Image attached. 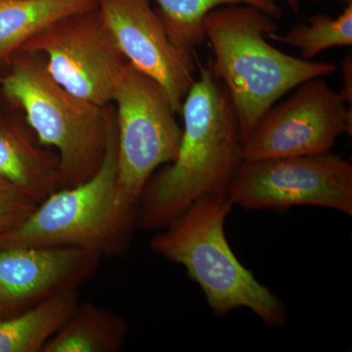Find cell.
<instances>
[{"label":"cell","mask_w":352,"mask_h":352,"mask_svg":"<svg viewBox=\"0 0 352 352\" xmlns=\"http://www.w3.org/2000/svg\"><path fill=\"white\" fill-rule=\"evenodd\" d=\"M184 126L175 161L146 185L138 206V226L164 228L199 199L227 195L242 160L241 135L228 92L208 63L183 100Z\"/></svg>","instance_id":"obj_1"},{"label":"cell","mask_w":352,"mask_h":352,"mask_svg":"<svg viewBox=\"0 0 352 352\" xmlns=\"http://www.w3.org/2000/svg\"><path fill=\"white\" fill-rule=\"evenodd\" d=\"M203 24L214 54L210 66L232 102L241 141L285 94L337 72L336 64L308 61L271 45L267 36L277 32L276 20L256 7H219Z\"/></svg>","instance_id":"obj_2"},{"label":"cell","mask_w":352,"mask_h":352,"mask_svg":"<svg viewBox=\"0 0 352 352\" xmlns=\"http://www.w3.org/2000/svg\"><path fill=\"white\" fill-rule=\"evenodd\" d=\"M0 94L24 113L39 144L56 149L62 188L87 182L101 166L115 107L96 105L55 82L43 58L21 50L0 76Z\"/></svg>","instance_id":"obj_3"},{"label":"cell","mask_w":352,"mask_h":352,"mask_svg":"<svg viewBox=\"0 0 352 352\" xmlns=\"http://www.w3.org/2000/svg\"><path fill=\"white\" fill-rule=\"evenodd\" d=\"M233 204L227 195L199 199L153 237V251L186 268L217 317L247 307L268 326L283 327L286 307L241 264L226 237Z\"/></svg>","instance_id":"obj_4"},{"label":"cell","mask_w":352,"mask_h":352,"mask_svg":"<svg viewBox=\"0 0 352 352\" xmlns=\"http://www.w3.org/2000/svg\"><path fill=\"white\" fill-rule=\"evenodd\" d=\"M117 152L115 113L96 173L41 201L19 226L0 233V247L80 248L102 258L126 254L138 226V207L126 203L118 192Z\"/></svg>","instance_id":"obj_5"},{"label":"cell","mask_w":352,"mask_h":352,"mask_svg":"<svg viewBox=\"0 0 352 352\" xmlns=\"http://www.w3.org/2000/svg\"><path fill=\"white\" fill-rule=\"evenodd\" d=\"M117 122V188L138 207L146 185L160 166L175 161L182 129L164 88L127 64L113 95Z\"/></svg>","instance_id":"obj_6"},{"label":"cell","mask_w":352,"mask_h":352,"mask_svg":"<svg viewBox=\"0 0 352 352\" xmlns=\"http://www.w3.org/2000/svg\"><path fill=\"white\" fill-rule=\"evenodd\" d=\"M227 197L245 210L315 206L351 217L352 164L332 152L242 161Z\"/></svg>","instance_id":"obj_7"},{"label":"cell","mask_w":352,"mask_h":352,"mask_svg":"<svg viewBox=\"0 0 352 352\" xmlns=\"http://www.w3.org/2000/svg\"><path fill=\"white\" fill-rule=\"evenodd\" d=\"M22 50L43 58L47 73L65 89L101 107L112 104L129 64L97 8L53 23Z\"/></svg>","instance_id":"obj_8"},{"label":"cell","mask_w":352,"mask_h":352,"mask_svg":"<svg viewBox=\"0 0 352 352\" xmlns=\"http://www.w3.org/2000/svg\"><path fill=\"white\" fill-rule=\"evenodd\" d=\"M352 133V108L324 78L307 80L259 118L240 144L243 162L332 152L342 134Z\"/></svg>","instance_id":"obj_9"},{"label":"cell","mask_w":352,"mask_h":352,"mask_svg":"<svg viewBox=\"0 0 352 352\" xmlns=\"http://www.w3.org/2000/svg\"><path fill=\"white\" fill-rule=\"evenodd\" d=\"M97 10L127 62L156 80L175 113L195 82L193 52L173 43L151 0H96Z\"/></svg>","instance_id":"obj_10"},{"label":"cell","mask_w":352,"mask_h":352,"mask_svg":"<svg viewBox=\"0 0 352 352\" xmlns=\"http://www.w3.org/2000/svg\"><path fill=\"white\" fill-rule=\"evenodd\" d=\"M101 258L80 248L0 247V320L80 289Z\"/></svg>","instance_id":"obj_11"},{"label":"cell","mask_w":352,"mask_h":352,"mask_svg":"<svg viewBox=\"0 0 352 352\" xmlns=\"http://www.w3.org/2000/svg\"><path fill=\"white\" fill-rule=\"evenodd\" d=\"M25 120L0 112V177L39 204L62 189L57 153L34 140Z\"/></svg>","instance_id":"obj_12"},{"label":"cell","mask_w":352,"mask_h":352,"mask_svg":"<svg viewBox=\"0 0 352 352\" xmlns=\"http://www.w3.org/2000/svg\"><path fill=\"white\" fill-rule=\"evenodd\" d=\"M96 8V0H0V72L48 25Z\"/></svg>","instance_id":"obj_13"},{"label":"cell","mask_w":352,"mask_h":352,"mask_svg":"<svg viewBox=\"0 0 352 352\" xmlns=\"http://www.w3.org/2000/svg\"><path fill=\"white\" fill-rule=\"evenodd\" d=\"M127 333L129 324L119 315L94 303L80 302L43 352H119Z\"/></svg>","instance_id":"obj_14"},{"label":"cell","mask_w":352,"mask_h":352,"mask_svg":"<svg viewBox=\"0 0 352 352\" xmlns=\"http://www.w3.org/2000/svg\"><path fill=\"white\" fill-rule=\"evenodd\" d=\"M80 302L78 289H72L0 320V352H43Z\"/></svg>","instance_id":"obj_15"},{"label":"cell","mask_w":352,"mask_h":352,"mask_svg":"<svg viewBox=\"0 0 352 352\" xmlns=\"http://www.w3.org/2000/svg\"><path fill=\"white\" fill-rule=\"evenodd\" d=\"M168 36L182 50L193 52L206 41L204 19L210 11L226 6L256 7L273 19L282 17L277 0H154Z\"/></svg>","instance_id":"obj_16"},{"label":"cell","mask_w":352,"mask_h":352,"mask_svg":"<svg viewBox=\"0 0 352 352\" xmlns=\"http://www.w3.org/2000/svg\"><path fill=\"white\" fill-rule=\"evenodd\" d=\"M267 39L294 46L300 51V58L311 61L324 51L352 44V4L338 16L315 14L307 22L292 28L286 34L272 32Z\"/></svg>","instance_id":"obj_17"},{"label":"cell","mask_w":352,"mask_h":352,"mask_svg":"<svg viewBox=\"0 0 352 352\" xmlns=\"http://www.w3.org/2000/svg\"><path fill=\"white\" fill-rule=\"evenodd\" d=\"M38 205L29 194L0 177V233L19 226Z\"/></svg>","instance_id":"obj_18"},{"label":"cell","mask_w":352,"mask_h":352,"mask_svg":"<svg viewBox=\"0 0 352 352\" xmlns=\"http://www.w3.org/2000/svg\"><path fill=\"white\" fill-rule=\"evenodd\" d=\"M340 72H342V87L339 94L342 100L349 107H352V56L346 55L340 62Z\"/></svg>","instance_id":"obj_19"},{"label":"cell","mask_w":352,"mask_h":352,"mask_svg":"<svg viewBox=\"0 0 352 352\" xmlns=\"http://www.w3.org/2000/svg\"><path fill=\"white\" fill-rule=\"evenodd\" d=\"M310 1L314 2V3H319V2L323 1H333V2H339V3H344L346 6H349V4H352V0H310Z\"/></svg>","instance_id":"obj_20"},{"label":"cell","mask_w":352,"mask_h":352,"mask_svg":"<svg viewBox=\"0 0 352 352\" xmlns=\"http://www.w3.org/2000/svg\"><path fill=\"white\" fill-rule=\"evenodd\" d=\"M286 2L295 11H298V8H300V2L298 0H286Z\"/></svg>","instance_id":"obj_21"},{"label":"cell","mask_w":352,"mask_h":352,"mask_svg":"<svg viewBox=\"0 0 352 352\" xmlns=\"http://www.w3.org/2000/svg\"><path fill=\"white\" fill-rule=\"evenodd\" d=\"M0 96H1V94H0Z\"/></svg>","instance_id":"obj_22"}]
</instances>
